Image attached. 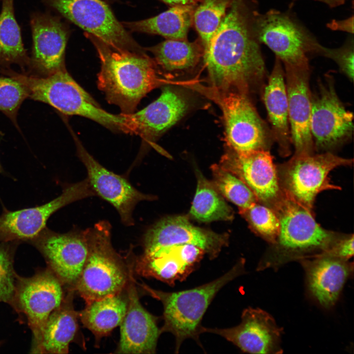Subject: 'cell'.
Returning a JSON list of instances; mask_svg holds the SVG:
<instances>
[{
    "mask_svg": "<svg viewBox=\"0 0 354 354\" xmlns=\"http://www.w3.org/2000/svg\"><path fill=\"white\" fill-rule=\"evenodd\" d=\"M256 0H232L203 57L211 87L249 96L262 92L266 76L253 30Z\"/></svg>",
    "mask_w": 354,
    "mask_h": 354,
    "instance_id": "1",
    "label": "cell"
},
{
    "mask_svg": "<svg viewBox=\"0 0 354 354\" xmlns=\"http://www.w3.org/2000/svg\"><path fill=\"white\" fill-rule=\"evenodd\" d=\"M98 53L101 68L97 86L107 101L121 114L134 113L142 98L152 89L170 83L163 78L154 59L145 52L116 49L86 32Z\"/></svg>",
    "mask_w": 354,
    "mask_h": 354,
    "instance_id": "2",
    "label": "cell"
},
{
    "mask_svg": "<svg viewBox=\"0 0 354 354\" xmlns=\"http://www.w3.org/2000/svg\"><path fill=\"white\" fill-rule=\"evenodd\" d=\"M272 209L279 221V234L275 243L260 261L257 270H276L289 262L325 253L342 236L322 227L312 211L284 192Z\"/></svg>",
    "mask_w": 354,
    "mask_h": 354,
    "instance_id": "3",
    "label": "cell"
},
{
    "mask_svg": "<svg viewBox=\"0 0 354 354\" xmlns=\"http://www.w3.org/2000/svg\"><path fill=\"white\" fill-rule=\"evenodd\" d=\"M245 261H238L228 272L219 278L200 286L184 291L167 292L151 288L144 283H137L148 294L160 301L163 307V325L160 333L169 332L176 340L175 352L178 353L187 339L201 345L199 336L201 321L218 292L227 284L245 273Z\"/></svg>",
    "mask_w": 354,
    "mask_h": 354,
    "instance_id": "4",
    "label": "cell"
},
{
    "mask_svg": "<svg viewBox=\"0 0 354 354\" xmlns=\"http://www.w3.org/2000/svg\"><path fill=\"white\" fill-rule=\"evenodd\" d=\"M88 251L75 291L86 304L123 291L130 273L129 257L124 260L113 247L112 227L106 220L85 230Z\"/></svg>",
    "mask_w": 354,
    "mask_h": 354,
    "instance_id": "5",
    "label": "cell"
},
{
    "mask_svg": "<svg viewBox=\"0 0 354 354\" xmlns=\"http://www.w3.org/2000/svg\"><path fill=\"white\" fill-rule=\"evenodd\" d=\"M0 72L20 82L27 88L29 98L47 103L66 115L91 119L114 131L122 132L124 117L104 109L70 75L66 68L46 77H38L1 69Z\"/></svg>",
    "mask_w": 354,
    "mask_h": 354,
    "instance_id": "6",
    "label": "cell"
},
{
    "mask_svg": "<svg viewBox=\"0 0 354 354\" xmlns=\"http://www.w3.org/2000/svg\"><path fill=\"white\" fill-rule=\"evenodd\" d=\"M186 87L203 94L220 108L229 148L237 152L269 149L274 141L271 130L260 117L249 96L217 90L194 81Z\"/></svg>",
    "mask_w": 354,
    "mask_h": 354,
    "instance_id": "7",
    "label": "cell"
},
{
    "mask_svg": "<svg viewBox=\"0 0 354 354\" xmlns=\"http://www.w3.org/2000/svg\"><path fill=\"white\" fill-rule=\"evenodd\" d=\"M253 27L259 43L272 50L284 66H310L308 56H322L325 47L291 11L271 9L262 14L257 9Z\"/></svg>",
    "mask_w": 354,
    "mask_h": 354,
    "instance_id": "8",
    "label": "cell"
},
{
    "mask_svg": "<svg viewBox=\"0 0 354 354\" xmlns=\"http://www.w3.org/2000/svg\"><path fill=\"white\" fill-rule=\"evenodd\" d=\"M352 159L332 152L294 154L277 168L283 192L296 202L312 211L318 194L328 189H340L331 183L329 174L335 168L350 166Z\"/></svg>",
    "mask_w": 354,
    "mask_h": 354,
    "instance_id": "9",
    "label": "cell"
},
{
    "mask_svg": "<svg viewBox=\"0 0 354 354\" xmlns=\"http://www.w3.org/2000/svg\"><path fill=\"white\" fill-rule=\"evenodd\" d=\"M65 292L60 281L48 267L36 269L30 277L18 275L11 307L27 320L32 336L31 353L37 354L47 320L61 304Z\"/></svg>",
    "mask_w": 354,
    "mask_h": 354,
    "instance_id": "10",
    "label": "cell"
},
{
    "mask_svg": "<svg viewBox=\"0 0 354 354\" xmlns=\"http://www.w3.org/2000/svg\"><path fill=\"white\" fill-rule=\"evenodd\" d=\"M310 129L317 151L332 152L352 137L353 114L339 98L331 75H325L311 92Z\"/></svg>",
    "mask_w": 354,
    "mask_h": 354,
    "instance_id": "11",
    "label": "cell"
},
{
    "mask_svg": "<svg viewBox=\"0 0 354 354\" xmlns=\"http://www.w3.org/2000/svg\"><path fill=\"white\" fill-rule=\"evenodd\" d=\"M96 196L87 177L63 187L60 195L46 204L15 211L2 206L0 215V241L28 243L47 226L56 211L74 202Z\"/></svg>",
    "mask_w": 354,
    "mask_h": 354,
    "instance_id": "12",
    "label": "cell"
},
{
    "mask_svg": "<svg viewBox=\"0 0 354 354\" xmlns=\"http://www.w3.org/2000/svg\"><path fill=\"white\" fill-rule=\"evenodd\" d=\"M62 16L112 47L142 52L141 47L101 0H47Z\"/></svg>",
    "mask_w": 354,
    "mask_h": 354,
    "instance_id": "13",
    "label": "cell"
},
{
    "mask_svg": "<svg viewBox=\"0 0 354 354\" xmlns=\"http://www.w3.org/2000/svg\"><path fill=\"white\" fill-rule=\"evenodd\" d=\"M28 244L41 254L65 290H75L88 255L85 230L60 233L46 226Z\"/></svg>",
    "mask_w": 354,
    "mask_h": 354,
    "instance_id": "14",
    "label": "cell"
},
{
    "mask_svg": "<svg viewBox=\"0 0 354 354\" xmlns=\"http://www.w3.org/2000/svg\"><path fill=\"white\" fill-rule=\"evenodd\" d=\"M219 165L242 180L258 202L272 209L284 194L277 168L268 150L237 152L229 148Z\"/></svg>",
    "mask_w": 354,
    "mask_h": 354,
    "instance_id": "15",
    "label": "cell"
},
{
    "mask_svg": "<svg viewBox=\"0 0 354 354\" xmlns=\"http://www.w3.org/2000/svg\"><path fill=\"white\" fill-rule=\"evenodd\" d=\"M77 154L86 167L89 184L95 193L112 205L124 225H134L133 213L136 206L143 201H151L155 197L144 194L124 177L109 171L100 164L75 137Z\"/></svg>",
    "mask_w": 354,
    "mask_h": 354,
    "instance_id": "16",
    "label": "cell"
},
{
    "mask_svg": "<svg viewBox=\"0 0 354 354\" xmlns=\"http://www.w3.org/2000/svg\"><path fill=\"white\" fill-rule=\"evenodd\" d=\"M202 333L218 335L250 354H279L283 329L279 327L272 316L259 308L249 307L241 314L240 323L235 326L208 328L202 326Z\"/></svg>",
    "mask_w": 354,
    "mask_h": 354,
    "instance_id": "17",
    "label": "cell"
},
{
    "mask_svg": "<svg viewBox=\"0 0 354 354\" xmlns=\"http://www.w3.org/2000/svg\"><path fill=\"white\" fill-rule=\"evenodd\" d=\"M190 102L180 91L166 86L160 96L143 109L125 117L124 132L140 136L153 143L188 112Z\"/></svg>",
    "mask_w": 354,
    "mask_h": 354,
    "instance_id": "18",
    "label": "cell"
},
{
    "mask_svg": "<svg viewBox=\"0 0 354 354\" xmlns=\"http://www.w3.org/2000/svg\"><path fill=\"white\" fill-rule=\"evenodd\" d=\"M134 261L130 260L129 278L125 288L127 307L120 326L117 354H145L156 353L161 334L157 318L148 312L140 301L134 277Z\"/></svg>",
    "mask_w": 354,
    "mask_h": 354,
    "instance_id": "19",
    "label": "cell"
},
{
    "mask_svg": "<svg viewBox=\"0 0 354 354\" xmlns=\"http://www.w3.org/2000/svg\"><path fill=\"white\" fill-rule=\"evenodd\" d=\"M228 236L192 225L181 216L164 218L145 234L143 253L173 245L193 244L202 249L209 259H215L228 244Z\"/></svg>",
    "mask_w": 354,
    "mask_h": 354,
    "instance_id": "20",
    "label": "cell"
},
{
    "mask_svg": "<svg viewBox=\"0 0 354 354\" xmlns=\"http://www.w3.org/2000/svg\"><path fill=\"white\" fill-rule=\"evenodd\" d=\"M288 101V115L294 154L314 153L310 129L311 91L309 87L310 66H284Z\"/></svg>",
    "mask_w": 354,
    "mask_h": 354,
    "instance_id": "21",
    "label": "cell"
},
{
    "mask_svg": "<svg viewBox=\"0 0 354 354\" xmlns=\"http://www.w3.org/2000/svg\"><path fill=\"white\" fill-rule=\"evenodd\" d=\"M31 27L32 57L29 73H25L46 77L65 68L64 52L68 36L65 25L56 17L38 14L32 17Z\"/></svg>",
    "mask_w": 354,
    "mask_h": 354,
    "instance_id": "22",
    "label": "cell"
},
{
    "mask_svg": "<svg viewBox=\"0 0 354 354\" xmlns=\"http://www.w3.org/2000/svg\"><path fill=\"white\" fill-rule=\"evenodd\" d=\"M204 254L202 249L193 244L173 245L134 256V269L142 276L174 286L195 270Z\"/></svg>",
    "mask_w": 354,
    "mask_h": 354,
    "instance_id": "23",
    "label": "cell"
},
{
    "mask_svg": "<svg viewBox=\"0 0 354 354\" xmlns=\"http://www.w3.org/2000/svg\"><path fill=\"white\" fill-rule=\"evenodd\" d=\"M298 261L304 269L312 297L325 308L333 306L347 280L353 275V263L326 254Z\"/></svg>",
    "mask_w": 354,
    "mask_h": 354,
    "instance_id": "24",
    "label": "cell"
},
{
    "mask_svg": "<svg viewBox=\"0 0 354 354\" xmlns=\"http://www.w3.org/2000/svg\"><path fill=\"white\" fill-rule=\"evenodd\" d=\"M261 92L273 140L278 145L280 153L284 156H288L291 153L292 144L285 71L281 61L276 57L267 83Z\"/></svg>",
    "mask_w": 354,
    "mask_h": 354,
    "instance_id": "25",
    "label": "cell"
},
{
    "mask_svg": "<svg viewBox=\"0 0 354 354\" xmlns=\"http://www.w3.org/2000/svg\"><path fill=\"white\" fill-rule=\"evenodd\" d=\"M75 291L65 290L60 305L49 315L45 324L37 354H65L78 331L79 312L75 310Z\"/></svg>",
    "mask_w": 354,
    "mask_h": 354,
    "instance_id": "26",
    "label": "cell"
},
{
    "mask_svg": "<svg viewBox=\"0 0 354 354\" xmlns=\"http://www.w3.org/2000/svg\"><path fill=\"white\" fill-rule=\"evenodd\" d=\"M145 49L153 54V59L164 77L193 69L203 59L204 53L199 38L194 42L167 39Z\"/></svg>",
    "mask_w": 354,
    "mask_h": 354,
    "instance_id": "27",
    "label": "cell"
},
{
    "mask_svg": "<svg viewBox=\"0 0 354 354\" xmlns=\"http://www.w3.org/2000/svg\"><path fill=\"white\" fill-rule=\"evenodd\" d=\"M117 295L94 300L79 312L84 326L92 332L98 345L103 337L119 325L126 312V290Z\"/></svg>",
    "mask_w": 354,
    "mask_h": 354,
    "instance_id": "28",
    "label": "cell"
},
{
    "mask_svg": "<svg viewBox=\"0 0 354 354\" xmlns=\"http://www.w3.org/2000/svg\"><path fill=\"white\" fill-rule=\"evenodd\" d=\"M197 5L173 6L156 16L121 24L131 31L157 34L167 39L185 40L192 25L193 13Z\"/></svg>",
    "mask_w": 354,
    "mask_h": 354,
    "instance_id": "29",
    "label": "cell"
},
{
    "mask_svg": "<svg viewBox=\"0 0 354 354\" xmlns=\"http://www.w3.org/2000/svg\"><path fill=\"white\" fill-rule=\"evenodd\" d=\"M13 0H2L0 13V64L8 68L11 64L20 66L25 72L30 59L24 48L21 31L15 19Z\"/></svg>",
    "mask_w": 354,
    "mask_h": 354,
    "instance_id": "30",
    "label": "cell"
},
{
    "mask_svg": "<svg viewBox=\"0 0 354 354\" xmlns=\"http://www.w3.org/2000/svg\"><path fill=\"white\" fill-rule=\"evenodd\" d=\"M196 191L190 214L197 220L208 222L231 220L234 217L232 208L226 203L214 185L196 169Z\"/></svg>",
    "mask_w": 354,
    "mask_h": 354,
    "instance_id": "31",
    "label": "cell"
},
{
    "mask_svg": "<svg viewBox=\"0 0 354 354\" xmlns=\"http://www.w3.org/2000/svg\"><path fill=\"white\" fill-rule=\"evenodd\" d=\"M232 0H202L195 8L192 25L204 49L220 26Z\"/></svg>",
    "mask_w": 354,
    "mask_h": 354,
    "instance_id": "32",
    "label": "cell"
},
{
    "mask_svg": "<svg viewBox=\"0 0 354 354\" xmlns=\"http://www.w3.org/2000/svg\"><path fill=\"white\" fill-rule=\"evenodd\" d=\"M211 169L215 187L239 209L247 208L258 202L249 187L235 175L219 164L212 165Z\"/></svg>",
    "mask_w": 354,
    "mask_h": 354,
    "instance_id": "33",
    "label": "cell"
},
{
    "mask_svg": "<svg viewBox=\"0 0 354 354\" xmlns=\"http://www.w3.org/2000/svg\"><path fill=\"white\" fill-rule=\"evenodd\" d=\"M251 229L268 243H275L279 232V221L274 211L258 202L249 207L239 209Z\"/></svg>",
    "mask_w": 354,
    "mask_h": 354,
    "instance_id": "34",
    "label": "cell"
},
{
    "mask_svg": "<svg viewBox=\"0 0 354 354\" xmlns=\"http://www.w3.org/2000/svg\"><path fill=\"white\" fill-rule=\"evenodd\" d=\"M17 241H0V302L12 305L18 274L14 258L19 244Z\"/></svg>",
    "mask_w": 354,
    "mask_h": 354,
    "instance_id": "35",
    "label": "cell"
},
{
    "mask_svg": "<svg viewBox=\"0 0 354 354\" xmlns=\"http://www.w3.org/2000/svg\"><path fill=\"white\" fill-rule=\"evenodd\" d=\"M29 95L27 88L20 82L10 77H0V111L10 119L18 129V112Z\"/></svg>",
    "mask_w": 354,
    "mask_h": 354,
    "instance_id": "36",
    "label": "cell"
},
{
    "mask_svg": "<svg viewBox=\"0 0 354 354\" xmlns=\"http://www.w3.org/2000/svg\"><path fill=\"white\" fill-rule=\"evenodd\" d=\"M354 45L353 37H350L340 47L334 49L325 47L322 56L333 60L340 71L352 82L354 79Z\"/></svg>",
    "mask_w": 354,
    "mask_h": 354,
    "instance_id": "37",
    "label": "cell"
},
{
    "mask_svg": "<svg viewBox=\"0 0 354 354\" xmlns=\"http://www.w3.org/2000/svg\"><path fill=\"white\" fill-rule=\"evenodd\" d=\"M354 235H342L329 250L321 254L349 260L354 255Z\"/></svg>",
    "mask_w": 354,
    "mask_h": 354,
    "instance_id": "38",
    "label": "cell"
},
{
    "mask_svg": "<svg viewBox=\"0 0 354 354\" xmlns=\"http://www.w3.org/2000/svg\"><path fill=\"white\" fill-rule=\"evenodd\" d=\"M326 27L331 30H340L354 33V16L341 20H333L326 24Z\"/></svg>",
    "mask_w": 354,
    "mask_h": 354,
    "instance_id": "39",
    "label": "cell"
},
{
    "mask_svg": "<svg viewBox=\"0 0 354 354\" xmlns=\"http://www.w3.org/2000/svg\"><path fill=\"white\" fill-rule=\"evenodd\" d=\"M171 6L179 5H197L202 0H159Z\"/></svg>",
    "mask_w": 354,
    "mask_h": 354,
    "instance_id": "40",
    "label": "cell"
},
{
    "mask_svg": "<svg viewBox=\"0 0 354 354\" xmlns=\"http://www.w3.org/2000/svg\"><path fill=\"white\" fill-rule=\"evenodd\" d=\"M297 0H292L293 2L291 5ZM324 2L327 4L330 8H335L344 4L346 0H314Z\"/></svg>",
    "mask_w": 354,
    "mask_h": 354,
    "instance_id": "41",
    "label": "cell"
},
{
    "mask_svg": "<svg viewBox=\"0 0 354 354\" xmlns=\"http://www.w3.org/2000/svg\"><path fill=\"white\" fill-rule=\"evenodd\" d=\"M3 174V175H7V173L3 169L1 164L0 163V174Z\"/></svg>",
    "mask_w": 354,
    "mask_h": 354,
    "instance_id": "42",
    "label": "cell"
},
{
    "mask_svg": "<svg viewBox=\"0 0 354 354\" xmlns=\"http://www.w3.org/2000/svg\"><path fill=\"white\" fill-rule=\"evenodd\" d=\"M108 2H111L113 1V0H106Z\"/></svg>",
    "mask_w": 354,
    "mask_h": 354,
    "instance_id": "43",
    "label": "cell"
},
{
    "mask_svg": "<svg viewBox=\"0 0 354 354\" xmlns=\"http://www.w3.org/2000/svg\"><path fill=\"white\" fill-rule=\"evenodd\" d=\"M2 343L3 342L2 341H0V347L2 345Z\"/></svg>",
    "mask_w": 354,
    "mask_h": 354,
    "instance_id": "44",
    "label": "cell"
}]
</instances>
